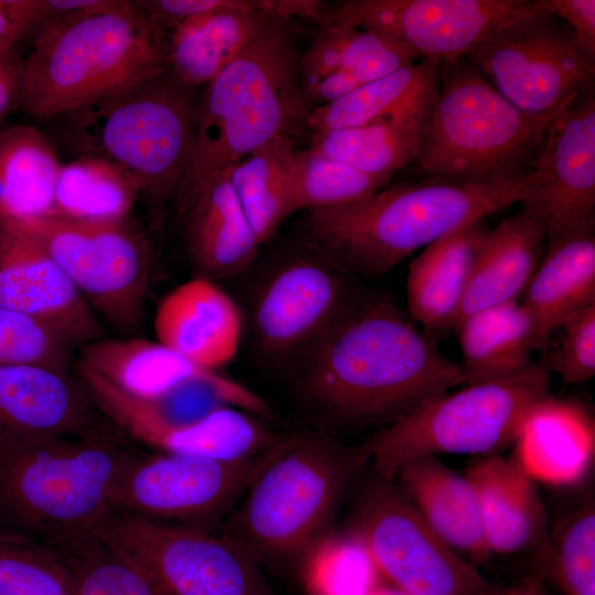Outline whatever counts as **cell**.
Segmentation results:
<instances>
[{"instance_id":"obj_18","label":"cell","mask_w":595,"mask_h":595,"mask_svg":"<svg viewBox=\"0 0 595 595\" xmlns=\"http://www.w3.org/2000/svg\"><path fill=\"white\" fill-rule=\"evenodd\" d=\"M0 306L44 322L77 348L104 337L99 317L45 249L1 224Z\"/></svg>"},{"instance_id":"obj_4","label":"cell","mask_w":595,"mask_h":595,"mask_svg":"<svg viewBox=\"0 0 595 595\" xmlns=\"http://www.w3.org/2000/svg\"><path fill=\"white\" fill-rule=\"evenodd\" d=\"M290 19L273 15L258 37L204 86L192 159L173 203L279 136L307 130Z\"/></svg>"},{"instance_id":"obj_48","label":"cell","mask_w":595,"mask_h":595,"mask_svg":"<svg viewBox=\"0 0 595 595\" xmlns=\"http://www.w3.org/2000/svg\"><path fill=\"white\" fill-rule=\"evenodd\" d=\"M24 58L18 51L0 55V126L21 107Z\"/></svg>"},{"instance_id":"obj_27","label":"cell","mask_w":595,"mask_h":595,"mask_svg":"<svg viewBox=\"0 0 595 595\" xmlns=\"http://www.w3.org/2000/svg\"><path fill=\"white\" fill-rule=\"evenodd\" d=\"M393 480L432 530L475 565L491 559L476 493L464 473L437 457L402 465Z\"/></svg>"},{"instance_id":"obj_16","label":"cell","mask_w":595,"mask_h":595,"mask_svg":"<svg viewBox=\"0 0 595 595\" xmlns=\"http://www.w3.org/2000/svg\"><path fill=\"white\" fill-rule=\"evenodd\" d=\"M534 10L533 0H343L326 6L321 25L380 32L442 63L464 57L498 26Z\"/></svg>"},{"instance_id":"obj_32","label":"cell","mask_w":595,"mask_h":595,"mask_svg":"<svg viewBox=\"0 0 595 595\" xmlns=\"http://www.w3.org/2000/svg\"><path fill=\"white\" fill-rule=\"evenodd\" d=\"M62 162L36 129H0V224L15 227L53 214L54 188Z\"/></svg>"},{"instance_id":"obj_17","label":"cell","mask_w":595,"mask_h":595,"mask_svg":"<svg viewBox=\"0 0 595 595\" xmlns=\"http://www.w3.org/2000/svg\"><path fill=\"white\" fill-rule=\"evenodd\" d=\"M356 299L343 272L323 258L289 259L268 275L256 294L252 326L257 344L272 359L305 360Z\"/></svg>"},{"instance_id":"obj_10","label":"cell","mask_w":595,"mask_h":595,"mask_svg":"<svg viewBox=\"0 0 595 595\" xmlns=\"http://www.w3.org/2000/svg\"><path fill=\"white\" fill-rule=\"evenodd\" d=\"M8 228L43 247L113 329L128 335L142 326L151 248L147 235L128 219L89 223L52 215Z\"/></svg>"},{"instance_id":"obj_24","label":"cell","mask_w":595,"mask_h":595,"mask_svg":"<svg viewBox=\"0 0 595 595\" xmlns=\"http://www.w3.org/2000/svg\"><path fill=\"white\" fill-rule=\"evenodd\" d=\"M463 473L476 493L491 555L512 554L544 542V504L537 483L512 455L479 456Z\"/></svg>"},{"instance_id":"obj_14","label":"cell","mask_w":595,"mask_h":595,"mask_svg":"<svg viewBox=\"0 0 595 595\" xmlns=\"http://www.w3.org/2000/svg\"><path fill=\"white\" fill-rule=\"evenodd\" d=\"M351 532L404 595H474L489 583L432 530L393 479L380 477L367 491Z\"/></svg>"},{"instance_id":"obj_37","label":"cell","mask_w":595,"mask_h":595,"mask_svg":"<svg viewBox=\"0 0 595 595\" xmlns=\"http://www.w3.org/2000/svg\"><path fill=\"white\" fill-rule=\"evenodd\" d=\"M400 41L370 30L343 24L321 25L301 54V86L325 75L346 72L367 84L419 61Z\"/></svg>"},{"instance_id":"obj_19","label":"cell","mask_w":595,"mask_h":595,"mask_svg":"<svg viewBox=\"0 0 595 595\" xmlns=\"http://www.w3.org/2000/svg\"><path fill=\"white\" fill-rule=\"evenodd\" d=\"M115 429L73 375L0 366V444L79 437Z\"/></svg>"},{"instance_id":"obj_33","label":"cell","mask_w":595,"mask_h":595,"mask_svg":"<svg viewBox=\"0 0 595 595\" xmlns=\"http://www.w3.org/2000/svg\"><path fill=\"white\" fill-rule=\"evenodd\" d=\"M76 360L139 398L158 396L215 371L196 365L158 340L137 336L101 337L80 346Z\"/></svg>"},{"instance_id":"obj_47","label":"cell","mask_w":595,"mask_h":595,"mask_svg":"<svg viewBox=\"0 0 595 595\" xmlns=\"http://www.w3.org/2000/svg\"><path fill=\"white\" fill-rule=\"evenodd\" d=\"M537 11L564 22L585 43L595 48L594 0H533Z\"/></svg>"},{"instance_id":"obj_42","label":"cell","mask_w":595,"mask_h":595,"mask_svg":"<svg viewBox=\"0 0 595 595\" xmlns=\"http://www.w3.org/2000/svg\"><path fill=\"white\" fill-rule=\"evenodd\" d=\"M564 595H595V508L587 499L561 523L543 558Z\"/></svg>"},{"instance_id":"obj_35","label":"cell","mask_w":595,"mask_h":595,"mask_svg":"<svg viewBox=\"0 0 595 595\" xmlns=\"http://www.w3.org/2000/svg\"><path fill=\"white\" fill-rule=\"evenodd\" d=\"M432 104L355 128L311 132L310 149L363 173L393 177L415 159Z\"/></svg>"},{"instance_id":"obj_21","label":"cell","mask_w":595,"mask_h":595,"mask_svg":"<svg viewBox=\"0 0 595 595\" xmlns=\"http://www.w3.org/2000/svg\"><path fill=\"white\" fill-rule=\"evenodd\" d=\"M76 379L102 418L113 424L123 420L162 426L187 425L226 408L253 415L270 410L256 392L215 370L185 381L151 398H139L117 388L84 364L75 360Z\"/></svg>"},{"instance_id":"obj_46","label":"cell","mask_w":595,"mask_h":595,"mask_svg":"<svg viewBox=\"0 0 595 595\" xmlns=\"http://www.w3.org/2000/svg\"><path fill=\"white\" fill-rule=\"evenodd\" d=\"M45 20L43 0H0V55L17 51L19 42Z\"/></svg>"},{"instance_id":"obj_30","label":"cell","mask_w":595,"mask_h":595,"mask_svg":"<svg viewBox=\"0 0 595 595\" xmlns=\"http://www.w3.org/2000/svg\"><path fill=\"white\" fill-rule=\"evenodd\" d=\"M112 426L131 443L153 451L220 461H237L268 448L280 437L246 411L226 408L180 426L123 420Z\"/></svg>"},{"instance_id":"obj_2","label":"cell","mask_w":595,"mask_h":595,"mask_svg":"<svg viewBox=\"0 0 595 595\" xmlns=\"http://www.w3.org/2000/svg\"><path fill=\"white\" fill-rule=\"evenodd\" d=\"M526 174L489 185L421 177L354 203L309 210L305 245L339 271L380 277L418 249L518 203Z\"/></svg>"},{"instance_id":"obj_25","label":"cell","mask_w":595,"mask_h":595,"mask_svg":"<svg viewBox=\"0 0 595 595\" xmlns=\"http://www.w3.org/2000/svg\"><path fill=\"white\" fill-rule=\"evenodd\" d=\"M512 447V456L537 484L572 487L593 465L594 421L582 407L549 396L528 414Z\"/></svg>"},{"instance_id":"obj_23","label":"cell","mask_w":595,"mask_h":595,"mask_svg":"<svg viewBox=\"0 0 595 595\" xmlns=\"http://www.w3.org/2000/svg\"><path fill=\"white\" fill-rule=\"evenodd\" d=\"M153 328L158 342L217 370L237 354L242 318L236 302L214 281L194 277L162 300Z\"/></svg>"},{"instance_id":"obj_12","label":"cell","mask_w":595,"mask_h":595,"mask_svg":"<svg viewBox=\"0 0 595 595\" xmlns=\"http://www.w3.org/2000/svg\"><path fill=\"white\" fill-rule=\"evenodd\" d=\"M97 530L138 562L163 595H272L258 555L214 528L110 509Z\"/></svg>"},{"instance_id":"obj_7","label":"cell","mask_w":595,"mask_h":595,"mask_svg":"<svg viewBox=\"0 0 595 595\" xmlns=\"http://www.w3.org/2000/svg\"><path fill=\"white\" fill-rule=\"evenodd\" d=\"M132 444L116 429L0 444V529L48 547L95 530L111 509L112 480Z\"/></svg>"},{"instance_id":"obj_38","label":"cell","mask_w":595,"mask_h":595,"mask_svg":"<svg viewBox=\"0 0 595 595\" xmlns=\"http://www.w3.org/2000/svg\"><path fill=\"white\" fill-rule=\"evenodd\" d=\"M138 199L139 187L127 171L99 156L78 155L61 165L52 215L89 223L123 221Z\"/></svg>"},{"instance_id":"obj_39","label":"cell","mask_w":595,"mask_h":595,"mask_svg":"<svg viewBox=\"0 0 595 595\" xmlns=\"http://www.w3.org/2000/svg\"><path fill=\"white\" fill-rule=\"evenodd\" d=\"M51 548L72 595H163L145 570L97 528Z\"/></svg>"},{"instance_id":"obj_29","label":"cell","mask_w":595,"mask_h":595,"mask_svg":"<svg viewBox=\"0 0 595 595\" xmlns=\"http://www.w3.org/2000/svg\"><path fill=\"white\" fill-rule=\"evenodd\" d=\"M544 241V228L522 212L489 229L456 325L478 310L517 301L537 269Z\"/></svg>"},{"instance_id":"obj_6","label":"cell","mask_w":595,"mask_h":595,"mask_svg":"<svg viewBox=\"0 0 595 595\" xmlns=\"http://www.w3.org/2000/svg\"><path fill=\"white\" fill-rule=\"evenodd\" d=\"M526 112L465 57L440 63L437 91L412 164L421 177L489 185L523 176L561 113Z\"/></svg>"},{"instance_id":"obj_40","label":"cell","mask_w":595,"mask_h":595,"mask_svg":"<svg viewBox=\"0 0 595 595\" xmlns=\"http://www.w3.org/2000/svg\"><path fill=\"white\" fill-rule=\"evenodd\" d=\"M370 175L311 150H295L293 175L294 210L318 209L361 201L391 181Z\"/></svg>"},{"instance_id":"obj_11","label":"cell","mask_w":595,"mask_h":595,"mask_svg":"<svg viewBox=\"0 0 595 595\" xmlns=\"http://www.w3.org/2000/svg\"><path fill=\"white\" fill-rule=\"evenodd\" d=\"M464 57L510 102L533 115L563 111L595 85V48L560 19L537 10L501 24Z\"/></svg>"},{"instance_id":"obj_13","label":"cell","mask_w":595,"mask_h":595,"mask_svg":"<svg viewBox=\"0 0 595 595\" xmlns=\"http://www.w3.org/2000/svg\"><path fill=\"white\" fill-rule=\"evenodd\" d=\"M269 447L248 458L220 461L132 444L116 470L110 508L159 522L214 528L245 493Z\"/></svg>"},{"instance_id":"obj_20","label":"cell","mask_w":595,"mask_h":595,"mask_svg":"<svg viewBox=\"0 0 595 595\" xmlns=\"http://www.w3.org/2000/svg\"><path fill=\"white\" fill-rule=\"evenodd\" d=\"M304 12L303 0H227L169 33L166 71L186 88L205 86L258 37L273 15L291 19Z\"/></svg>"},{"instance_id":"obj_50","label":"cell","mask_w":595,"mask_h":595,"mask_svg":"<svg viewBox=\"0 0 595 595\" xmlns=\"http://www.w3.org/2000/svg\"><path fill=\"white\" fill-rule=\"evenodd\" d=\"M370 595H404L402 594L401 592H399L398 589L393 588V589H385V588H376Z\"/></svg>"},{"instance_id":"obj_3","label":"cell","mask_w":595,"mask_h":595,"mask_svg":"<svg viewBox=\"0 0 595 595\" xmlns=\"http://www.w3.org/2000/svg\"><path fill=\"white\" fill-rule=\"evenodd\" d=\"M165 46L134 1L50 19L24 58L20 108L55 119L166 71Z\"/></svg>"},{"instance_id":"obj_1","label":"cell","mask_w":595,"mask_h":595,"mask_svg":"<svg viewBox=\"0 0 595 595\" xmlns=\"http://www.w3.org/2000/svg\"><path fill=\"white\" fill-rule=\"evenodd\" d=\"M461 367L388 299L355 303L305 359L302 389L334 415L390 424L454 387Z\"/></svg>"},{"instance_id":"obj_45","label":"cell","mask_w":595,"mask_h":595,"mask_svg":"<svg viewBox=\"0 0 595 595\" xmlns=\"http://www.w3.org/2000/svg\"><path fill=\"white\" fill-rule=\"evenodd\" d=\"M559 328L562 335L549 353L547 366L567 383H580L595 376V305L569 317Z\"/></svg>"},{"instance_id":"obj_22","label":"cell","mask_w":595,"mask_h":595,"mask_svg":"<svg viewBox=\"0 0 595 595\" xmlns=\"http://www.w3.org/2000/svg\"><path fill=\"white\" fill-rule=\"evenodd\" d=\"M195 277L225 279L247 270L260 246L229 181L228 169L174 203Z\"/></svg>"},{"instance_id":"obj_5","label":"cell","mask_w":595,"mask_h":595,"mask_svg":"<svg viewBox=\"0 0 595 595\" xmlns=\"http://www.w3.org/2000/svg\"><path fill=\"white\" fill-rule=\"evenodd\" d=\"M192 91L164 71L55 118L62 140L77 154L106 159L134 178L155 227L192 159Z\"/></svg>"},{"instance_id":"obj_41","label":"cell","mask_w":595,"mask_h":595,"mask_svg":"<svg viewBox=\"0 0 595 595\" xmlns=\"http://www.w3.org/2000/svg\"><path fill=\"white\" fill-rule=\"evenodd\" d=\"M305 575L314 595H370L380 573L354 533L325 534L306 552Z\"/></svg>"},{"instance_id":"obj_36","label":"cell","mask_w":595,"mask_h":595,"mask_svg":"<svg viewBox=\"0 0 595 595\" xmlns=\"http://www.w3.org/2000/svg\"><path fill=\"white\" fill-rule=\"evenodd\" d=\"M293 139L279 136L228 167L229 181L259 245L293 214Z\"/></svg>"},{"instance_id":"obj_26","label":"cell","mask_w":595,"mask_h":595,"mask_svg":"<svg viewBox=\"0 0 595 595\" xmlns=\"http://www.w3.org/2000/svg\"><path fill=\"white\" fill-rule=\"evenodd\" d=\"M467 224L423 249L409 264L407 301L412 320L428 331L455 328L489 228Z\"/></svg>"},{"instance_id":"obj_34","label":"cell","mask_w":595,"mask_h":595,"mask_svg":"<svg viewBox=\"0 0 595 595\" xmlns=\"http://www.w3.org/2000/svg\"><path fill=\"white\" fill-rule=\"evenodd\" d=\"M439 78L440 62L420 58L332 104L310 109L307 130L355 128L429 106L435 98Z\"/></svg>"},{"instance_id":"obj_49","label":"cell","mask_w":595,"mask_h":595,"mask_svg":"<svg viewBox=\"0 0 595 595\" xmlns=\"http://www.w3.org/2000/svg\"><path fill=\"white\" fill-rule=\"evenodd\" d=\"M474 595H547V593L542 585V577L534 575L510 586H496L488 583Z\"/></svg>"},{"instance_id":"obj_9","label":"cell","mask_w":595,"mask_h":595,"mask_svg":"<svg viewBox=\"0 0 595 595\" xmlns=\"http://www.w3.org/2000/svg\"><path fill=\"white\" fill-rule=\"evenodd\" d=\"M355 467L351 452L316 432L280 436L245 490L235 537L258 558L305 553L326 534Z\"/></svg>"},{"instance_id":"obj_31","label":"cell","mask_w":595,"mask_h":595,"mask_svg":"<svg viewBox=\"0 0 595 595\" xmlns=\"http://www.w3.org/2000/svg\"><path fill=\"white\" fill-rule=\"evenodd\" d=\"M522 304L530 312L541 346L569 317L595 305V235L548 244Z\"/></svg>"},{"instance_id":"obj_15","label":"cell","mask_w":595,"mask_h":595,"mask_svg":"<svg viewBox=\"0 0 595 595\" xmlns=\"http://www.w3.org/2000/svg\"><path fill=\"white\" fill-rule=\"evenodd\" d=\"M518 203L544 228L548 244L594 234L595 85L551 123Z\"/></svg>"},{"instance_id":"obj_43","label":"cell","mask_w":595,"mask_h":595,"mask_svg":"<svg viewBox=\"0 0 595 595\" xmlns=\"http://www.w3.org/2000/svg\"><path fill=\"white\" fill-rule=\"evenodd\" d=\"M0 595H72L54 550L0 529Z\"/></svg>"},{"instance_id":"obj_28","label":"cell","mask_w":595,"mask_h":595,"mask_svg":"<svg viewBox=\"0 0 595 595\" xmlns=\"http://www.w3.org/2000/svg\"><path fill=\"white\" fill-rule=\"evenodd\" d=\"M463 355L464 385L512 376L541 347L534 321L518 301L478 310L455 327Z\"/></svg>"},{"instance_id":"obj_8","label":"cell","mask_w":595,"mask_h":595,"mask_svg":"<svg viewBox=\"0 0 595 595\" xmlns=\"http://www.w3.org/2000/svg\"><path fill=\"white\" fill-rule=\"evenodd\" d=\"M550 371L532 363L497 380L465 385L379 428L353 454L393 479L405 463L445 454L485 456L512 446L531 410L550 396Z\"/></svg>"},{"instance_id":"obj_44","label":"cell","mask_w":595,"mask_h":595,"mask_svg":"<svg viewBox=\"0 0 595 595\" xmlns=\"http://www.w3.org/2000/svg\"><path fill=\"white\" fill-rule=\"evenodd\" d=\"M76 349L44 322L0 306V366H37L72 375Z\"/></svg>"}]
</instances>
